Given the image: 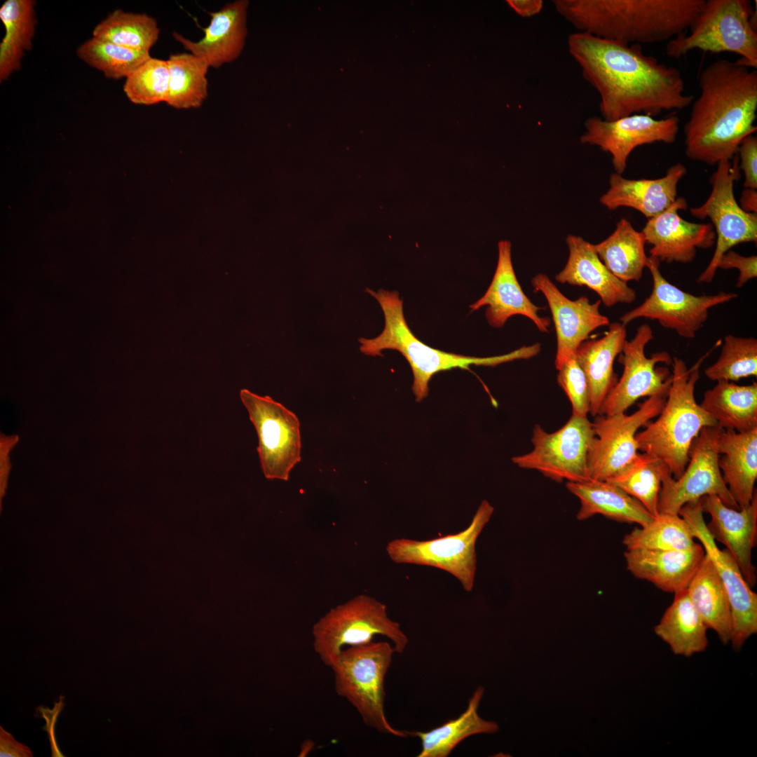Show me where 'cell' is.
<instances>
[{"instance_id":"obj_1","label":"cell","mask_w":757,"mask_h":757,"mask_svg":"<svg viewBox=\"0 0 757 757\" xmlns=\"http://www.w3.org/2000/svg\"><path fill=\"white\" fill-rule=\"evenodd\" d=\"M570 55L584 79L599 95V111L606 121L635 114L653 117L663 111H679L692 104L681 71L629 44L578 32L567 40Z\"/></svg>"},{"instance_id":"obj_2","label":"cell","mask_w":757,"mask_h":757,"mask_svg":"<svg viewBox=\"0 0 757 757\" xmlns=\"http://www.w3.org/2000/svg\"><path fill=\"white\" fill-rule=\"evenodd\" d=\"M698 84L700 93L684 126L686 155L708 165L731 161L757 129L756 69L720 59L701 71Z\"/></svg>"},{"instance_id":"obj_3","label":"cell","mask_w":757,"mask_h":757,"mask_svg":"<svg viewBox=\"0 0 757 757\" xmlns=\"http://www.w3.org/2000/svg\"><path fill=\"white\" fill-rule=\"evenodd\" d=\"M705 0H555L578 32L629 44L669 41L683 34Z\"/></svg>"},{"instance_id":"obj_4","label":"cell","mask_w":757,"mask_h":757,"mask_svg":"<svg viewBox=\"0 0 757 757\" xmlns=\"http://www.w3.org/2000/svg\"><path fill=\"white\" fill-rule=\"evenodd\" d=\"M380 304L385 318L383 332L374 339L360 338V350L367 355L383 356L386 349L400 352L407 360L414 376L412 391L417 402L428 395V383L437 373L460 368L470 371L472 365L495 367L515 360L529 359L540 351L536 343L522 346L509 353L479 357L442 351L429 346L419 340L411 331L404 318L403 301L397 291L366 289Z\"/></svg>"},{"instance_id":"obj_5","label":"cell","mask_w":757,"mask_h":757,"mask_svg":"<svg viewBox=\"0 0 757 757\" xmlns=\"http://www.w3.org/2000/svg\"><path fill=\"white\" fill-rule=\"evenodd\" d=\"M721 341L689 368L682 359L673 357L671 383L658 418L636 435L639 450L662 461L674 479L685 470L693 443L702 429L718 426L697 403L695 388L702 364Z\"/></svg>"},{"instance_id":"obj_6","label":"cell","mask_w":757,"mask_h":757,"mask_svg":"<svg viewBox=\"0 0 757 757\" xmlns=\"http://www.w3.org/2000/svg\"><path fill=\"white\" fill-rule=\"evenodd\" d=\"M668 41L665 52L679 59L693 50L739 55L742 64L757 68L756 6L749 0H705L689 28Z\"/></svg>"},{"instance_id":"obj_7","label":"cell","mask_w":757,"mask_h":757,"mask_svg":"<svg viewBox=\"0 0 757 757\" xmlns=\"http://www.w3.org/2000/svg\"><path fill=\"white\" fill-rule=\"evenodd\" d=\"M394 653L393 646L386 641L349 646L341 650L331 668L336 694L355 708L367 726L407 737L409 731L393 728L384 710V681Z\"/></svg>"},{"instance_id":"obj_8","label":"cell","mask_w":757,"mask_h":757,"mask_svg":"<svg viewBox=\"0 0 757 757\" xmlns=\"http://www.w3.org/2000/svg\"><path fill=\"white\" fill-rule=\"evenodd\" d=\"M312 634L315 652L329 667L345 646L368 644L376 635L388 638L397 653L409 643L400 624L388 617L386 606L365 594L330 609L313 625Z\"/></svg>"},{"instance_id":"obj_9","label":"cell","mask_w":757,"mask_h":757,"mask_svg":"<svg viewBox=\"0 0 757 757\" xmlns=\"http://www.w3.org/2000/svg\"><path fill=\"white\" fill-rule=\"evenodd\" d=\"M493 507L483 500L469 526L461 532L417 540L397 538L390 541L386 552L397 564L432 566L455 577L468 592L472 590L477 571L476 543L493 513Z\"/></svg>"},{"instance_id":"obj_10","label":"cell","mask_w":757,"mask_h":757,"mask_svg":"<svg viewBox=\"0 0 757 757\" xmlns=\"http://www.w3.org/2000/svg\"><path fill=\"white\" fill-rule=\"evenodd\" d=\"M740 177L738 157L722 161L711 177L712 189L707 200L690 209L693 216L709 219L716 233V248L709 264L697 278L700 283H710L718 270L722 255L743 243L757 242V214L744 211L735 199L734 183Z\"/></svg>"},{"instance_id":"obj_11","label":"cell","mask_w":757,"mask_h":757,"mask_svg":"<svg viewBox=\"0 0 757 757\" xmlns=\"http://www.w3.org/2000/svg\"><path fill=\"white\" fill-rule=\"evenodd\" d=\"M594 437L592 422L587 416L571 415L552 432L536 424L531 438L532 450L512 461L521 468L537 470L556 482H586L590 480L588 454Z\"/></svg>"},{"instance_id":"obj_12","label":"cell","mask_w":757,"mask_h":757,"mask_svg":"<svg viewBox=\"0 0 757 757\" xmlns=\"http://www.w3.org/2000/svg\"><path fill=\"white\" fill-rule=\"evenodd\" d=\"M259 439L257 452L266 478L287 481L293 468L301 461L300 423L297 416L269 396L240 390Z\"/></svg>"},{"instance_id":"obj_13","label":"cell","mask_w":757,"mask_h":757,"mask_svg":"<svg viewBox=\"0 0 757 757\" xmlns=\"http://www.w3.org/2000/svg\"><path fill=\"white\" fill-rule=\"evenodd\" d=\"M660 264L657 259L648 257L646 268L653 280L651 293L640 306L620 317L623 325L643 318L657 321L681 337L693 339L707 321L709 309L737 297L733 292H720L716 294L700 296L688 293L662 275Z\"/></svg>"},{"instance_id":"obj_14","label":"cell","mask_w":757,"mask_h":757,"mask_svg":"<svg viewBox=\"0 0 757 757\" xmlns=\"http://www.w3.org/2000/svg\"><path fill=\"white\" fill-rule=\"evenodd\" d=\"M723 429L704 427L691 446L689 461L682 475L674 479L664 470L659 495V513L678 514L689 503L716 495L728 506L739 510L725 484L718 467V439Z\"/></svg>"},{"instance_id":"obj_15","label":"cell","mask_w":757,"mask_h":757,"mask_svg":"<svg viewBox=\"0 0 757 757\" xmlns=\"http://www.w3.org/2000/svg\"><path fill=\"white\" fill-rule=\"evenodd\" d=\"M653 332L648 324H642L634 336L626 340L619 357L623 372L606 396L599 415L611 416L625 413L639 399L643 397H667L671 383L672 373L659 363H672L671 355L665 351L647 357L645 348L653 339Z\"/></svg>"},{"instance_id":"obj_16","label":"cell","mask_w":757,"mask_h":757,"mask_svg":"<svg viewBox=\"0 0 757 757\" xmlns=\"http://www.w3.org/2000/svg\"><path fill=\"white\" fill-rule=\"evenodd\" d=\"M667 397H648L632 414L598 415L592 422L594 437L588 454L590 480L606 481L621 471L638 454L636 435L658 416Z\"/></svg>"},{"instance_id":"obj_17","label":"cell","mask_w":757,"mask_h":757,"mask_svg":"<svg viewBox=\"0 0 757 757\" xmlns=\"http://www.w3.org/2000/svg\"><path fill=\"white\" fill-rule=\"evenodd\" d=\"M700 500L684 505L678 514L689 524L711 560L725 591L731 614L730 642L738 650L757 632V594L744 578L727 550H721L710 535L703 517Z\"/></svg>"},{"instance_id":"obj_18","label":"cell","mask_w":757,"mask_h":757,"mask_svg":"<svg viewBox=\"0 0 757 757\" xmlns=\"http://www.w3.org/2000/svg\"><path fill=\"white\" fill-rule=\"evenodd\" d=\"M585 128L580 142L609 153L615 172L622 175L636 147L655 142L673 144L679 130V118L675 114L661 119L643 114L614 121L594 116L585 121Z\"/></svg>"},{"instance_id":"obj_19","label":"cell","mask_w":757,"mask_h":757,"mask_svg":"<svg viewBox=\"0 0 757 757\" xmlns=\"http://www.w3.org/2000/svg\"><path fill=\"white\" fill-rule=\"evenodd\" d=\"M531 285L535 291L543 294L552 313L557 334L554 364L558 370L567 360L575 355L578 346L593 331L608 326L610 321L599 312L601 300L591 303L586 296L571 300L559 291L546 274L536 275L531 279Z\"/></svg>"},{"instance_id":"obj_20","label":"cell","mask_w":757,"mask_h":757,"mask_svg":"<svg viewBox=\"0 0 757 757\" xmlns=\"http://www.w3.org/2000/svg\"><path fill=\"white\" fill-rule=\"evenodd\" d=\"M688 207L686 198L678 197L662 213L648 219L641 232L651 245L650 257L660 262L689 264L697 249H707L716 242V233L709 223H693L683 219L679 210Z\"/></svg>"},{"instance_id":"obj_21","label":"cell","mask_w":757,"mask_h":757,"mask_svg":"<svg viewBox=\"0 0 757 757\" xmlns=\"http://www.w3.org/2000/svg\"><path fill=\"white\" fill-rule=\"evenodd\" d=\"M700 503L703 512L711 516L706 524L710 535L726 547L749 585H755L751 552L757 539V493L747 506L739 510L726 505L716 495L702 497Z\"/></svg>"},{"instance_id":"obj_22","label":"cell","mask_w":757,"mask_h":757,"mask_svg":"<svg viewBox=\"0 0 757 757\" xmlns=\"http://www.w3.org/2000/svg\"><path fill=\"white\" fill-rule=\"evenodd\" d=\"M511 249L509 240L498 242V261L492 280L484 294L470 308L475 311L486 306V320L495 328L502 327L510 317L521 315L530 319L539 331L547 332L550 319L538 315L544 308L533 304L522 290L514 270Z\"/></svg>"},{"instance_id":"obj_23","label":"cell","mask_w":757,"mask_h":757,"mask_svg":"<svg viewBox=\"0 0 757 757\" xmlns=\"http://www.w3.org/2000/svg\"><path fill=\"white\" fill-rule=\"evenodd\" d=\"M248 4L247 1L238 0L210 13V23L198 41L175 32L172 36L186 50L205 60L210 67L217 68L231 62L239 57L245 43Z\"/></svg>"},{"instance_id":"obj_24","label":"cell","mask_w":757,"mask_h":757,"mask_svg":"<svg viewBox=\"0 0 757 757\" xmlns=\"http://www.w3.org/2000/svg\"><path fill=\"white\" fill-rule=\"evenodd\" d=\"M686 172V168L680 163L669 168L665 175L656 179H627L613 172L609 178V188L599 201L610 210L630 207L650 219L676 201L678 182Z\"/></svg>"},{"instance_id":"obj_25","label":"cell","mask_w":757,"mask_h":757,"mask_svg":"<svg viewBox=\"0 0 757 757\" xmlns=\"http://www.w3.org/2000/svg\"><path fill=\"white\" fill-rule=\"evenodd\" d=\"M566 242L568 258L564 268L555 275L557 282L587 287L597 293L601 301L608 307L618 303L631 304L635 300V290L608 271L593 244L572 234L566 237Z\"/></svg>"},{"instance_id":"obj_26","label":"cell","mask_w":757,"mask_h":757,"mask_svg":"<svg viewBox=\"0 0 757 757\" xmlns=\"http://www.w3.org/2000/svg\"><path fill=\"white\" fill-rule=\"evenodd\" d=\"M705 554L702 545L688 550H626L627 569L636 578L675 593L686 589Z\"/></svg>"},{"instance_id":"obj_27","label":"cell","mask_w":757,"mask_h":757,"mask_svg":"<svg viewBox=\"0 0 757 757\" xmlns=\"http://www.w3.org/2000/svg\"><path fill=\"white\" fill-rule=\"evenodd\" d=\"M608 331L600 339L583 341L575 357L584 371L589 390V414H599L606 396L618 381L613 365L627 340L626 326L610 324Z\"/></svg>"},{"instance_id":"obj_28","label":"cell","mask_w":757,"mask_h":757,"mask_svg":"<svg viewBox=\"0 0 757 757\" xmlns=\"http://www.w3.org/2000/svg\"><path fill=\"white\" fill-rule=\"evenodd\" d=\"M718 467L731 496L742 509L756 489L757 428L745 432L722 430L718 439Z\"/></svg>"},{"instance_id":"obj_29","label":"cell","mask_w":757,"mask_h":757,"mask_svg":"<svg viewBox=\"0 0 757 757\" xmlns=\"http://www.w3.org/2000/svg\"><path fill=\"white\" fill-rule=\"evenodd\" d=\"M567 489L580 501L578 520L601 514L619 522L646 526L654 518L643 505L619 486L608 481L569 482Z\"/></svg>"},{"instance_id":"obj_30","label":"cell","mask_w":757,"mask_h":757,"mask_svg":"<svg viewBox=\"0 0 757 757\" xmlns=\"http://www.w3.org/2000/svg\"><path fill=\"white\" fill-rule=\"evenodd\" d=\"M700 406L723 430L745 432L757 428V383L739 386L720 380L703 396Z\"/></svg>"},{"instance_id":"obj_31","label":"cell","mask_w":757,"mask_h":757,"mask_svg":"<svg viewBox=\"0 0 757 757\" xmlns=\"http://www.w3.org/2000/svg\"><path fill=\"white\" fill-rule=\"evenodd\" d=\"M707 629L684 589L674 593L654 632L674 654L690 657L706 650Z\"/></svg>"},{"instance_id":"obj_32","label":"cell","mask_w":757,"mask_h":757,"mask_svg":"<svg viewBox=\"0 0 757 757\" xmlns=\"http://www.w3.org/2000/svg\"><path fill=\"white\" fill-rule=\"evenodd\" d=\"M484 689L478 687L470 698L466 709L456 718L428 731H409V736L418 737L421 750L418 757H446L465 739L477 734L496 732L498 725L482 718L478 707Z\"/></svg>"},{"instance_id":"obj_33","label":"cell","mask_w":757,"mask_h":757,"mask_svg":"<svg viewBox=\"0 0 757 757\" xmlns=\"http://www.w3.org/2000/svg\"><path fill=\"white\" fill-rule=\"evenodd\" d=\"M689 598L708 629L714 630L723 644L731 635L728 599L716 570L705 553L687 588Z\"/></svg>"},{"instance_id":"obj_34","label":"cell","mask_w":757,"mask_h":757,"mask_svg":"<svg viewBox=\"0 0 757 757\" xmlns=\"http://www.w3.org/2000/svg\"><path fill=\"white\" fill-rule=\"evenodd\" d=\"M646 244L643 233L636 231L629 220L622 218L607 238L593 245L608 271L627 283L639 281L643 276L648 260Z\"/></svg>"},{"instance_id":"obj_35","label":"cell","mask_w":757,"mask_h":757,"mask_svg":"<svg viewBox=\"0 0 757 757\" xmlns=\"http://www.w3.org/2000/svg\"><path fill=\"white\" fill-rule=\"evenodd\" d=\"M33 0H6L0 8L5 35L0 43V81L19 70L25 51L32 48L36 20Z\"/></svg>"},{"instance_id":"obj_36","label":"cell","mask_w":757,"mask_h":757,"mask_svg":"<svg viewBox=\"0 0 757 757\" xmlns=\"http://www.w3.org/2000/svg\"><path fill=\"white\" fill-rule=\"evenodd\" d=\"M167 62L170 81L166 104L179 109L200 107L208 94L207 62L191 53L171 54Z\"/></svg>"},{"instance_id":"obj_37","label":"cell","mask_w":757,"mask_h":757,"mask_svg":"<svg viewBox=\"0 0 757 757\" xmlns=\"http://www.w3.org/2000/svg\"><path fill=\"white\" fill-rule=\"evenodd\" d=\"M666 468H668L657 458L646 453H638L625 468L606 481L619 486L656 517L659 514V495Z\"/></svg>"},{"instance_id":"obj_38","label":"cell","mask_w":757,"mask_h":757,"mask_svg":"<svg viewBox=\"0 0 757 757\" xmlns=\"http://www.w3.org/2000/svg\"><path fill=\"white\" fill-rule=\"evenodd\" d=\"M159 33L156 20L149 15L117 9L95 27L93 37L150 52L158 41Z\"/></svg>"},{"instance_id":"obj_39","label":"cell","mask_w":757,"mask_h":757,"mask_svg":"<svg viewBox=\"0 0 757 757\" xmlns=\"http://www.w3.org/2000/svg\"><path fill=\"white\" fill-rule=\"evenodd\" d=\"M688 522L678 514L659 513L646 526L635 528L622 540L626 550H688L696 543Z\"/></svg>"},{"instance_id":"obj_40","label":"cell","mask_w":757,"mask_h":757,"mask_svg":"<svg viewBox=\"0 0 757 757\" xmlns=\"http://www.w3.org/2000/svg\"><path fill=\"white\" fill-rule=\"evenodd\" d=\"M78 56L109 79L127 78L151 57L148 51L135 50L92 37L76 50Z\"/></svg>"},{"instance_id":"obj_41","label":"cell","mask_w":757,"mask_h":757,"mask_svg":"<svg viewBox=\"0 0 757 757\" xmlns=\"http://www.w3.org/2000/svg\"><path fill=\"white\" fill-rule=\"evenodd\" d=\"M714 381H738L757 376V339L734 335L725 336L719 357L704 371Z\"/></svg>"},{"instance_id":"obj_42","label":"cell","mask_w":757,"mask_h":757,"mask_svg":"<svg viewBox=\"0 0 757 757\" xmlns=\"http://www.w3.org/2000/svg\"><path fill=\"white\" fill-rule=\"evenodd\" d=\"M169 81L167 60L151 57L125 79L123 91L128 99L135 104L166 102Z\"/></svg>"},{"instance_id":"obj_43","label":"cell","mask_w":757,"mask_h":757,"mask_svg":"<svg viewBox=\"0 0 757 757\" xmlns=\"http://www.w3.org/2000/svg\"><path fill=\"white\" fill-rule=\"evenodd\" d=\"M557 382L571 403L572 415L587 417L589 413V385L575 355L558 369Z\"/></svg>"},{"instance_id":"obj_44","label":"cell","mask_w":757,"mask_h":757,"mask_svg":"<svg viewBox=\"0 0 757 757\" xmlns=\"http://www.w3.org/2000/svg\"><path fill=\"white\" fill-rule=\"evenodd\" d=\"M737 155L739 168L744 173V189H757V138L749 135L740 142Z\"/></svg>"},{"instance_id":"obj_45","label":"cell","mask_w":757,"mask_h":757,"mask_svg":"<svg viewBox=\"0 0 757 757\" xmlns=\"http://www.w3.org/2000/svg\"><path fill=\"white\" fill-rule=\"evenodd\" d=\"M718 269H737L739 275L736 287H742L748 281L757 277L756 255L743 256L733 250H728L721 257Z\"/></svg>"},{"instance_id":"obj_46","label":"cell","mask_w":757,"mask_h":757,"mask_svg":"<svg viewBox=\"0 0 757 757\" xmlns=\"http://www.w3.org/2000/svg\"><path fill=\"white\" fill-rule=\"evenodd\" d=\"M0 756L1 757H29L32 753L29 749L16 742L13 736L0 728Z\"/></svg>"},{"instance_id":"obj_47","label":"cell","mask_w":757,"mask_h":757,"mask_svg":"<svg viewBox=\"0 0 757 757\" xmlns=\"http://www.w3.org/2000/svg\"><path fill=\"white\" fill-rule=\"evenodd\" d=\"M507 2L518 15L524 18L538 14L543 7L541 0H508Z\"/></svg>"},{"instance_id":"obj_48","label":"cell","mask_w":757,"mask_h":757,"mask_svg":"<svg viewBox=\"0 0 757 757\" xmlns=\"http://www.w3.org/2000/svg\"><path fill=\"white\" fill-rule=\"evenodd\" d=\"M739 205L744 211L757 214L756 189H744L742 193Z\"/></svg>"}]
</instances>
